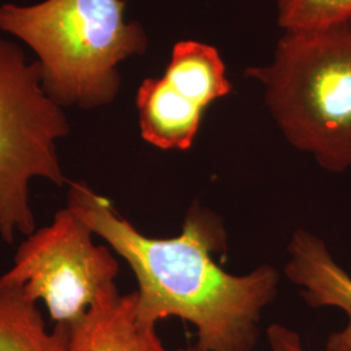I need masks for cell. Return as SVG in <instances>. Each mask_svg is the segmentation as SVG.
I'll return each instance as SVG.
<instances>
[{
  "label": "cell",
  "mask_w": 351,
  "mask_h": 351,
  "mask_svg": "<svg viewBox=\"0 0 351 351\" xmlns=\"http://www.w3.org/2000/svg\"><path fill=\"white\" fill-rule=\"evenodd\" d=\"M68 207L132 268L142 323L189 322L197 328L198 351L254 349L258 322L276 293L278 276L269 265L234 276L215 263L213 254L226 249V239L213 213L193 207L180 236L151 239L85 182H69Z\"/></svg>",
  "instance_id": "6da1fadb"
},
{
  "label": "cell",
  "mask_w": 351,
  "mask_h": 351,
  "mask_svg": "<svg viewBox=\"0 0 351 351\" xmlns=\"http://www.w3.org/2000/svg\"><path fill=\"white\" fill-rule=\"evenodd\" d=\"M0 32L34 51L42 85L63 108L111 104L121 85L120 64L149 47L143 26L126 21L124 0L4 3Z\"/></svg>",
  "instance_id": "7a4b0ae2"
},
{
  "label": "cell",
  "mask_w": 351,
  "mask_h": 351,
  "mask_svg": "<svg viewBox=\"0 0 351 351\" xmlns=\"http://www.w3.org/2000/svg\"><path fill=\"white\" fill-rule=\"evenodd\" d=\"M246 75L263 85L265 101L291 146L326 171L351 168V17L284 32L274 62Z\"/></svg>",
  "instance_id": "3957f363"
},
{
  "label": "cell",
  "mask_w": 351,
  "mask_h": 351,
  "mask_svg": "<svg viewBox=\"0 0 351 351\" xmlns=\"http://www.w3.org/2000/svg\"><path fill=\"white\" fill-rule=\"evenodd\" d=\"M71 132L64 108L42 85L36 62L14 42L0 37V237L36 230L30 184L43 178L69 184L58 143Z\"/></svg>",
  "instance_id": "277c9868"
},
{
  "label": "cell",
  "mask_w": 351,
  "mask_h": 351,
  "mask_svg": "<svg viewBox=\"0 0 351 351\" xmlns=\"http://www.w3.org/2000/svg\"><path fill=\"white\" fill-rule=\"evenodd\" d=\"M69 207L20 245L0 284L43 302L56 324L71 326L104 293L116 288L119 263Z\"/></svg>",
  "instance_id": "5b68a950"
},
{
  "label": "cell",
  "mask_w": 351,
  "mask_h": 351,
  "mask_svg": "<svg viewBox=\"0 0 351 351\" xmlns=\"http://www.w3.org/2000/svg\"><path fill=\"white\" fill-rule=\"evenodd\" d=\"M230 90L219 51L197 40L177 42L164 75L146 78L137 91L142 138L160 150H189L204 110Z\"/></svg>",
  "instance_id": "8992f818"
},
{
  "label": "cell",
  "mask_w": 351,
  "mask_h": 351,
  "mask_svg": "<svg viewBox=\"0 0 351 351\" xmlns=\"http://www.w3.org/2000/svg\"><path fill=\"white\" fill-rule=\"evenodd\" d=\"M69 326L66 351L168 350L155 326L142 323L137 315V294H120L111 289L94 302L86 314Z\"/></svg>",
  "instance_id": "52a82bcc"
},
{
  "label": "cell",
  "mask_w": 351,
  "mask_h": 351,
  "mask_svg": "<svg viewBox=\"0 0 351 351\" xmlns=\"http://www.w3.org/2000/svg\"><path fill=\"white\" fill-rule=\"evenodd\" d=\"M287 276L303 288V298L313 307H337L348 315L346 326L329 336L326 351H351V277L335 262L326 243L298 230L289 246Z\"/></svg>",
  "instance_id": "ba28073f"
},
{
  "label": "cell",
  "mask_w": 351,
  "mask_h": 351,
  "mask_svg": "<svg viewBox=\"0 0 351 351\" xmlns=\"http://www.w3.org/2000/svg\"><path fill=\"white\" fill-rule=\"evenodd\" d=\"M69 326L50 332L37 303L20 289L0 284V351H66Z\"/></svg>",
  "instance_id": "9c48e42d"
},
{
  "label": "cell",
  "mask_w": 351,
  "mask_h": 351,
  "mask_svg": "<svg viewBox=\"0 0 351 351\" xmlns=\"http://www.w3.org/2000/svg\"><path fill=\"white\" fill-rule=\"evenodd\" d=\"M284 32L336 24L351 17V0H274Z\"/></svg>",
  "instance_id": "30bf717a"
},
{
  "label": "cell",
  "mask_w": 351,
  "mask_h": 351,
  "mask_svg": "<svg viewBox=\"0 0 351 351\" xmlns=\"http://www.w3.org/2000/svg\"><path fill=\"white\" fill-rule=\"evenodd\" d=\"M267 337L272 351H304L298 333L287 326L272 324L267 329Z\"/></svg>",
  "instance_id": "8fae6325"
},
{
  "label": "cell",
  "mask_w": 351,
  "mask_h": 351,
  "mask_svg": "<svg viewBox=\"0 0 351 351\" xmlns=\"http://www.w3.org/2000/svg\"><path fill=\"white\" fill-rule=\"evenodd\" d=\"M185 351H198L197 350V349H195V348H194V345H193V346H189L188 349H186V350Z\"/></svg>",
  "instance_id": "7c38bea8"
}]
</instances>
